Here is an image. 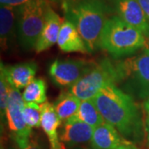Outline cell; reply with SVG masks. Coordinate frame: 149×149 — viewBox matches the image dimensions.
<instances>
[{
    "mask_svg": "<svg viewBox=\"0 0 149 149\" xmlns=\"http://www.w3.org/2000/svg\"><path fill=\"white\" fill-rule=\"evenodd\" d=\"M103 118L125 139L139 142L143 137V121L133 98L116 85L104 87L93 99Z\"/></svg>",
    "mask_w": 149,
    "mask_h": 149,
    "instance_id": "6da1fadb",
    "label": "cell"
},
{
    "mask_svg": "<svg viewBox=\"0 0 149 149\" xmlns=\"http://www.w3.org/2000/svg\"><path fill=\"white\" fill-rule=\"evenodd\" d=\"M65 19L77 28L89 52L100 48L102 30L108 20L109 8L104 0H64Z\"/></svg>",
    "mask_w": 149,
    "mask_h": 149,
    "instance_id": "7a4b0ae2",
    "label": "cell"
},
{
    "mask_svg": "<svg viewBox=\"0 0 149 149\" xmlns=\"http://www.w3.org/2000/svg\"><path fill=\"white\" fill-rule=\"evenodd\" d=\"M146 45L145 36L118 16L108 18L100 37L99 47L114 58L128 56Z\"/></svg>",
    "mask_w": 149,
    "mask_h": 149,
    "instance_id": "3957f363",
    "label": "cell"
},
{
    "mask_svg": "<svg viewBox=\"0 0 149 149\" xmlns=\"http://www.w3.org/2000/svg\"><path fill=\"white\" fill-rule=\"evenodd\" d=\"M116 85L133 99L149 98V48L141 53L116 62Z\"/></svg>",
    "mask_w": 149,
    "mask_h": 149,
    "instance_id": "277c9868",
    "label": "cell"
},
{
    "mask_svg": "<svg viewBox=\"0 0 149 149\" xmlns=\"http://www.w3.org/2000/svg\"><path fill=\"white\" fill-rule=\"evenodd\" d=\"M50 7L47 0H30L18 7L17 38L22 49H35Z\"/></svg>",
    "mask_w": 149,
    "mask_h": 149,
    "instance_id": "5b68a950",
    "label": "cell"
},
{
    "mask_svg": "<svg viewBox=\"0 0 149 149\" xmlns=\"http://www.w3.org/2000/svg\"><path fill=\"white\" fill-rule=\"evenodd\" d=\"M118 72L116 62L109 59H103L95 63L86 74H85L73 86L70 92L80 100H92L104 87L108 85H116Z\"/></svg>",
    "mask_w": 149,
    "mask_h": 149,
    "instance_id": "8992f818",
    "label": "cell"
},
{
    "mask_svg": "<svg viewBox=\"0 0 149 149\" xmlns=\"http://www.w3.org/2000/svg\"><path fill=\"white\" fill-rule=\"evenodd\" d=\"M24 104L19 90L11 86L5 116L11 137L19 148H26L32 138V128L27 126L23 118Z\"/></svg>",
    "mask_w": 149,
    "mask_h": 149,
    "instance_id": "52a82bcc",
    "label": "cell"
},
{
    "mask_svg": "<svg viewBox=\"0 0 149 149\" xmlns=\"http://www.w3.org/2000/svg\"><path fill=\"white\" fill-rule=\"evenodd\" d=\"M95 65L85 60H56L50 65L49 74L56 86L71 87Z\"/></svg>",
    "mask_w": 149,
    "mask_h": 149,
    "instance_id": "ba28073f",
    "label": "cell"
},
{
    "mask_svg": "<svg viewBox=\"0 0 149 149\" xmlns=\"http://www.w3.org/2000/svg\"><path fill=\"white\" fill-rule=\"evenodd\" d=\"M113 6L123 21L149 37V21L137 0H113Z\"/></svg>",
    "mask_w": 149,
    "mask_h": 149,
    "instance_id": "9c48e42d",
    "label": "cell"
},
{
    "mask_svg": "<svg viewBox=\"0 0 149 149\" xmlns=\"http://www.w3.org/2000/svg\"><path fill=\"white\" fill-rule=\"evenodd\" d=\"M61 118L56 113L53 104L46 102L42 104V123L41 127L47 137L50 149H66L60 139L58 128L61 125Z\"/></svg>",
    "mask_w": 149,
    "mask_h": 149,
    "instance_id": "30bf717a",
    "label": "cell"
},
{
    "mask_svg": "<svg viewBox=\"0 0 149 149\" xmlns=\"http://www.w3.org/2000/svg\"><path fill=\"white\" fill-rule=\"evenodd\" d=\"M94 129L85 123L69 118L60 133V139L65 147H74L91 140Z\"/></svg>",
    "mask_w": 149,
    "mask_h": 149,
    "instance_id": "8fae6325",
    "label": "cell"
},
{
    "mask_svg": "<svg viewBox=\"0 0 149 149\" xmlns=\"http://www.w3.org/2000/svg\"><path fill=\"white\" fill-rule=\"evenodd\" d=\"M62 23V19L52 8V7H50L47 13L42 31L35 47V51L37 53L47 51L57 42Z\"/></svg>",
    "mask_w": 149,
    "mask_h": 149,
    "instance_id": "7c38bea8",
    "label": "cell"
},
{
    "mask_svg": "<svg viewBox=\"0 0 149 149\" xmlns=\"http://www.w3.org/2000/svg\"><path fill=\"white\" fill-rule=\"evenodd\" d=\"M18 7L1 5L0 8V41L3 50L10 47L17 35Z\"/></svg>",
    "mask_w": 149,
    "mask_h": 149,
    "instance_id": "4fadbf2b",
    "label": "cell"
},
{
    "mask_svg": "<svg viewBox=\"0 0 149 149\" xmlns=\"http://www.w3.org/2000/svg\"><path fill=\"white\" fill-rule=\"evenodd\" d=\"M57 45L64 52H89L77 28L71 22L66 19L61 27Z\"/></svg>",
    "mask_w": 149,
    "mask_h": 149,
    "instance_id": "5bb4252c",
    "label": "cell"
},
{
    "mask_svg": "<svg viewBox=\"0 0 149 149\" xmlns=\"http://www.w3.org/2000/svg\"><path fill=\"white\" fill-rule=\"evenodd\" d=\"M91 141L93 149H117L123 143L117 129L106 121L94 129Z\"/></svg>",
    "mask_w": 149,
    "mask_h": 149,
    "instance_id": "9a60e30c",
    "label": "cell"
},
{
    "mask_svg": "<svg viewBox=\"0 0 149 149\" xmlns=\"http://www.w3.org/2000/svg\"><path fill=\"white\" fill-rule=\"evenodd\" d=\"M4 70L10 85L17 90H21L25 89L35 80L37 66L34 62H26L9 67L4 66Z\"/></svg>",
    "mask_w": 149,
    "mask_h": 149,
    "instance_id": "2e32d148",
    "label": "cell"
},
{
    "mask_svg": "<svg viewBox=\"0 0 149 149\" xmlns=\"http://www.w3.org/2000/svg\"><path fill=\"white\" fill-rule=\"evenodd\" d=\"M70 118L85 123L94 128L105 122L93 99L81 100L78 111Z\"/></svg>",
    "mask_w": 149,
    "mask_h": 149,
    "instance_id": "e0dca14e",
    "label": "cell"
},
{
    "mask_svg": "<svg viewBox=\"0 0 149 149\" xmlns=\"http://www.w3.org/2000/svg\"><path fill=\"white\" fill-rule=\"evenodd\" d=\"M80 100L70 92H63L54 103V108L61 121H67L73 117L80 108Z\"/></svg>",
    "mask_w": 149,
    "mask_h": 149,
    "instance_id": "ac0fdd59",
    "label": "cell"
},
{
    "mask_svg": "<svg viewBox=\"0 0 149 149\" xmlns=\"http://www.w3.org/2000/svg\"><path fill=\"white\" fill-rule=\"evenodd\" d=\"M22 98L25 103L42 104L47 102V84L42 79H35L24 89Z\"/></svg>",
    "mask_w": 149,
    "mask_h": 149,
    "instance_id": "d6986e66",
    "label": "cell"
},
{
    "mask_svg": "<svg viewBox=\"0 0 149 149\" xmlns=\"http://www.w3.org/2000/svg\"><path fill=\"white\" fill-rule=\"evenodd\" d=\"M23 118L29 128H39L42 123V104L35 103H25L23 108Z\"/></svg>",
    "mask_w": 149,
    "mask_h": 149,
    "instance_id": "ffe728a7",
    "label": "cell"
},
{
    "mask_svg": "<svg viewBox=\"0 0 149 149\" xmlns=\"http://www.w3.org/2000/svg\"><path fill=\"white\" fill-rule=\"evenodd\" d=\"M12 85L7 78L4 70V65L1 63V73H0V110H1V118L5 115V111L8 102L9 93Z\"/></svg>",
    "mask_w": 149,
    "mask_h": 149,
    "instance_id": "44dd1931",
    "label": "cell"
},
{
    "mask_svg": "<svg viewBox=\"0 0 149 149\" xmlns=\"http://www.w3.org/2000/svg\"><path fill=\"white\" fill-rule=\"evenodd\" d=\"M30 0H0L1 5L10 6V7H20L25 3H27Z\"/></svg>",
    "mask_w": 149,
    "mask_h": 149,
    "instance_id": "7402d4cb",
    "label": "cell"
},
{
    "mask_svg": "<svg viewBox=\"0 0 149 149\" xmlns=\"http://www.w3.org/2000/svg\"><path fill=\"white\" fill-rule=\"evenodd\" d=\"M16 149H43V147L42 144L41 143V142L39 141V139H36V138H34V139L31 138V140H30L29 143L26 148H19L17 147Z\"/></svg>",
    "mask_w": 149,
    "mask_h": 149,
    "instance_id": "603a6c76",
    "label": "cell"
},
{
    "mask_svg": "<svg viewBox=\"0 0 149 149\" xmlns=\"http://www.w3.org/2000/svg\"><path fill=\"white\" fill-rule=\"evenodd\" d=\"M149 21V0H137Z\"/></svg>",
    "mask_w": 149,
    "mask_h": 149,
    "instance_id": "cb8c5ba5",
    "label": "cell"
},
{
    "mask_svg": "<svg viewBox=\"0 0 149 149\" xmlns=\"http://www.w3.org/2000/svg\"><path fill=\"white\" fill-rule=\"evenodd\" d=\"M117 149H138L132 143L128 142V141H123V143L118 147Z\"/></svg>",
    "mask_w": 149,
    "mask_h": 149,
    "instance_id": "d4e9b609",
    "label": "cell"
},
{
    "mask_svg": "<svg viewBox=\"0 0 149 149\" xmlns=\"http://www.w3.org/2000/svg\"><path fill=\"white\" fill-rule=\"evenodd\" d=\"M144 109H145V110L147 112V113L149 114V98L144 103Z\"/></svg>",
    "mask_w": 149,
    "mask_h": 149,
    "instance_id": "484cf974",
    "label": "cell"
},
{
    "mask_svg": "<svg viewBox=\"0 0 149 149\" xmlns=\"http://www.w3.org/2000/svg\"><path fill=\"white\" fill-rule=\"evenodd\" d=\"M146 128H147V132H148V139L149 143V114H148L147 120H146Z\"/></svg>",
    "mask_w": 149,
    "mask_h": 149,
    "instance_id": "4316f807",
    "label": "cell"
},
{
    "mask_svg": "<svg viewBox=\"0 0 149 149\" xmlns=\"http://www.w3.org/2000/svg\"><path fill=\"white\" fill-rule=\"evenodd\" d=\"M48 2L50 3V2H52V3H63V1L64 0H47Z\"/></svg>",
    "mask_w": 149,
    "mask_h": 149,
    "instance_id": "83f0119b",
    "label": "cell"
},
{
    "mask_svg": "<svg viewBox=\"0 0 149 149\" xmlns=\"http://www.w3.org/2000/svg\"><path fill=\"white\" fill-rule=\"evenodd\" d=\"M75 149H84V148H75Z\"/></svg>",
    "mask_w": 149,
    "mask_h": 149,
    "instance_id": "f1b7e54d",
    "label": "cell"
}]
</instances>
